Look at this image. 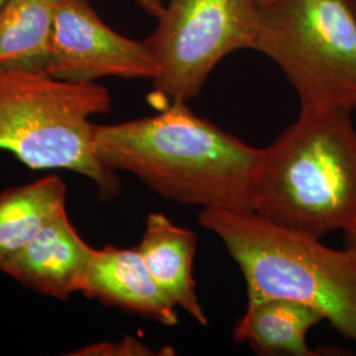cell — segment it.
Returning a JSON list of instances; mask_svg holds the SVG:
<instances>
[{"instance_id":"cell-1","label":"cell","mask_w":356,"mask_h":356,"mask_svg":"<svg viewBox=\"0 0 356 356\" xmlns=\"http://www.w3.org/2000/svg\"><path fill=\"white\" fill-rule=\"evenodd\" d=\"M188 102L115 124H95L94 148L104 165L139 178L156 194L202 209L252 211L259 149L210 120Z\"/></svg>"},{"instance_id":"cell-2","label":"cell","mask_w":356,"mask_h":356,"mask_svg":"<svg viewBox=\"0 0 356 356\" xmlns=\"http://www.w3.org/2000/svg\"><path fill=\"white\" fill-rule=\"evenodd\" d=\"M252 211L268 222L321 239L356 227V131L351 111L301 110L259 149Z\"/></svg>"},{"instance_id":"cell-3","label":"cell","mask_w":356,"mask_h":356,"mask_svg":"<svg viewBox=\"0 0 356 356\" xmlns=\"http://www.w3.org/2000/svg\"><path fill=\"white\" fill-rule=\"evenodd\" d=\"M198 219L242 270L247 305L270 298L305 304L356 346L355 251L330 248L254 211L202 209Z\"/></svg>"},{"instance_id":"cell-4","label":"cell","mask_w":356,"mask_h":356,"mask_svg":"<svg viewBox=\"0 0 356 356\" xmlns=\"http://www.w3.org/2000/svg\"><path fill=\"white\" fill-rule=\"evenodd\" d=\"M108 90L69 82L47 72L0 70V151L13 153L31 169H65L91 179L103 201L120 193V179L94 148L95 124L107 114Z\"/></svg>"},{"instance_id":"cell-5","label":"cell","mask_w":356,"mask_h":356,"mask_svg":"<svg viewBox=\"0 0 356 356\" xmlns=\"http://www.w3.org/2000/svg\"><path fill=\"white\" fill-rule=\"evenodd\" d=\"M282 70L301 110L356 111V8L353 0L259 4L254 49Z\"/></svg>"},{"instance_id":"cell-6","label":"cell","mask_w":356,"mask_h":356,"mask_svg":"<svg viewBox=\"0 0 356 356\" xmlns=\"http://www.w3.org/2000/svg\"><path fill=\"white\" fill-rule=\"evenodd\" d=\"M145 41L157 65L152 95L169 104L200 97L225 57L254 49L259 22L256 0H165Z\"/></svg>"},{"instance_id":"cell-7","label":"cell","mask_w":356,"mask_h":356,"mask_svg":"<svg viewBox=\"0 0 356 356\" xmlns=\"http://www.w3.org/2000/svg\"><path fill=\"white\" fill-rule=\"evenodd\" d=\"M47 73L79 83L106 76L153 79L157 65L144 40L118 33L103 22L89 0H60Z\"/></svg>"},{"instance_id":"cell-8","label":"cell","mask_w":356,"mask_h":356,"mask_svg":"<svg viewBox=\"0 0 356 356\" xmlns=\"http://www.w3.org/2000/svg\"><path fill=\"white\" fill-rule=\"evenodd\" d=\"M94 251L65 210L24 248L1 263L0 270L35 292L64 301L82 291Z\"/></svg>"},{"instance_id":"cell-9","label":"cell","mask_w":356,"mask_h":356,"mask_svg":"<svg viewBox=\"0 0 356 356\" xmlns=\"http://www.w3.org/2000/svg\"><path fill=\"white\" fill-rule=\"evenodd\" d=\"M81 293L164 326L178 323L176 305L157 285L136 247L108 244L95 250Z\"/></svg>"},{"instance_id":"cell-10","label":"cell","mask_w":356,"mask_h":356,"mask_svg":"<svg viewBox=\"0 0 356 356\" xmlns=\"http://www.w3.org/2000/svg\"><path fill=\"white\" fill-rule=\"evenodd\" d=\"M136 248L166 297L198 325L207 326L209 318L198 300L193 275L195 232L173 223L163 213H151Z\"/></svg>"},{"instance_id":"cell-11","label":"cell","mask_w":356,"mask_h":356,"mask_svg":"<svg viewBox=\"0 0 356 356\" xmlns=\"http://www.w3.org/2000/svg\"><path fill=\"white\" fill-rule=\"evenodd\" d=\"M325 321L313 307L286 298H270L247 305L232 330L238 343L250 344L263 355H321L307 344V334Z\"/></svg>"},{"instance_id":"cell-12","label":"cell","mask_w":356,"mask_h":356,"mask_svg":"<svg viewBox=\"0 0 356 356\" xmlns=\"http://www.w3.org/2000/svg\"><path fill=\"white\" fill-rule=\"evenodd\" d=\"M66 185L57 175L0 191V264L66 210Z\"/></svg>"},{"instance_id":"cell-13","label":"cell","mask_w":356,"mask_h":356,"mask_svg":"<svg viewBox=\"0 0 356 356\" xmlns=\"http://www.w3.org/2000/svg\"><path fill=\"white\" fill-rule=\"evenodd\" d=\"M60 0H6L0 7V70L47 72Z\"/></svg>"},{"instance_id":"cell-14","label":"cell","mask_w":356,"mask_h":356,"mask_svg":"<svg viewBox=\"0 0 356 356\" xmlns=\"http://www.w3.org/2000/svg\"><path fill=\"white\" fill-rule=\"evenodd\" d=\"M74 356H151L157 355L151 347L143 343L138 338L126 337L118 342H98L82 347L74 353Z\"/></svg>"},{"instance_id":"cell-15","label":"cell","mask_w":356,"mask_h":356,"mask_svg":"<svg viewBox=\"0 0 356 356\" xmlns=\"http://www.w3.org/2000/svg\"><path fill=\"white\" fill-rule=\"evenodd\" d=\"M147 15L157 17L164 8L165 0H135Z\"/></svg>"},{"instance_id":"cell-16","label":"cell","mask_w":356,"mask_h":356,"mask_svg":"<svg viewBox=\"0 0 356 356\" xmlns=\"http://www.w3.org/2000/svg\"><path fill=\"white\" fill-rule=\"evenodd\" d=\"M344 247L356 252V227L343 232Z\"/></svg>"},{"instance_id":"cell-17","label":"cell","mask_w":356,"mask_h":356,"mask_svg":"<svg viewBox=\"0 0 356 356\" xmlns=\"http://www.w3.org/2000/svg\"><path fill=\"white\" fill-rule=\"evenodd\" d=\"M259 4H266V3H269V1H272V0H256Z\"/></svg>"},{"instance_id":"cell-18","label":"cell","mask_w":356,"mask_h":356,"mask_svg":"<svg viewBox=\"0 0 356 356\" xmlns=\"http://www.w3.org/2000/svg\"><path fill=\"white\" fill-rule=\"evenodd\" d=\"M4 3H6V0H0V7H1Z\"/></svg>"},{"instance_id":"cell-19","label":"cell","mask_w":356,"mask_h":356,"mask_svg":"<svg viewBox=\"0 0 356 356\" xmlns=\"http://www.w3.org/2000/svg\"><path fill=\"white\" fill-rule=\"evenodd\" d=\"M353 1H354V6H355V8H356V0H353Z\"/></svg>"}]
</instances>
